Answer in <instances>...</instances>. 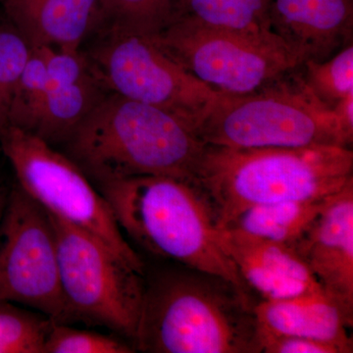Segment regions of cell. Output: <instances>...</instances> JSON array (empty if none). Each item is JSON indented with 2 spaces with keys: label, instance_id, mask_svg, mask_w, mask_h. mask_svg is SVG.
I'll list each match as a JSON object with an SVG mask.
<instances>
[{
  "label": "cell",
  "instance_id": "52a82bcc",
  "mask_svg": "<svg viewBox=\"0 0 353 353\" xmlns=\"http://www.w3.org/2000/svg\"><path fill=\"white\" fill-rule=\"evenodd\" d=\"M152 38L190 75L220 94L254 92L301 66L272 32L234 31L176 18Z\"/></svg>",
  "mask_w": 353,
  "mask_h": 353
},
{
  "label": "cell",
  "instance_id": "5b68a950",
  "mask_svg": "<svg viewBox=\"0 0 353 353\" xmlns=\"http://www.w3.org/2000/svg\"><path fill=\"white\" fill-rule=\"evenodd\" d=\"M196 132L205 145L233 148H350L353 141L304 82L301 67L254 92L218 95Z\"/></svg>",
  "mask_w": 353,
  "mask_h": 353
},
{
  "label": "cell",
  "instance_id": "d6986e66",
  "mask_svg": "<svg viewBox=\"0 0 353 353\" xmlns=\"http://www.w3.org/2000/svg\"><path fill=\"white\" fill-rule=\"evenodd\" d=\"M101 6L99 31L115 30L154 36L170 24L175 15L173 0H101Z\"/></svg>",
  "mask_w": 353,
  "mask_h": 353
},
{
  "label": "cell",
  "instance_id": "603a6c76",
  "mask_svg": "<svg viewBox=\"0 0 353 353\" xmlns=\"http://www.w3.org/2000/svg\"><path fill=\"white\" fill-rule=\"evenodd\" d=\"M31 52V44L9 21L0 22V132L10 125L14 92Z\"/></svg>",
  "mask_w": 353,
  "mask_h": 353
},
{
  "label": "cell",
  "instance_id": "ac0fdd59",
  "mask_svg": "<svg viewBox=\"0 0 353 353\" xmlns=\"http://www.w3.org/2000/svg\"><path fill=\"white\" fill-rule=\"evenodd\" d=\"M173 2L174 19L182 18L209 27L234 31L271 32L270 0H173Z\"/></svg>",
  "mask_w": 353,
  "mask_h": 353
},
{
  "label": "cell",
  "instance_id": "e0dca14e",
  "mask_svg": "<svg viewBox=\"0 0 353 353\" xmlns=\"http://www.w3.org/2000/svg\"><path fill=\"white\" fill-rule=\"evenodd\" d=\"M329 196L252 206L241 211L222 228L294 246L307 231Z\"/></svg>",
  "mask_w": 353,
  "mask_h": 353
},
{
  "label": "cell",
  "instance_id": "9c48e42d",
  "mask_svg": "<svg viewBox=\"0 0 353 353\" xmlns=\"http://www.w3.org/2000/svg\"><path fill=\"white\" fill-rule=\"evenodd\" d=\"M85 53L99 82L111 92L178 116L194 127L217 99L153 41L139 32L101 30Z\"/></svg>",
  "mask_w": 353,
  "mask_h": 353
},
{
  "label": "cell",
  "instance_id": "8fae6325",
  "mask_svg": "<svg viewBox=\"0 0 353 353\" xmlns=\"http://www.w3.org/2000/svg\"><path fill=\"white\" fill-rule=\"evenodd\" d=\"M294 248L322 289L353 312V179L328 197Z\"/></svg>",
  "mask_w": 353,
  "mask_h": 353
},
{
  "label": "cell",
  "instance_id": "8992f818",
  "mask_svg": "<svg viewBox=\"0 0 353 353\" xmlns=\"http://www.w3.org/2000/svg\"><path fill=\"white\" fill-rule=\"evenodd\" d=\"M2 152L17 183L50 214L92 234L139 274L145 264L128 243L112 211L80 167L46 141L9 126L0 132Z\"/></svg>",
  "mask_w": 353,
  "mask_h": 353
},
{
  "label": "cell",
  "instance_id": "7a4b0ae2",
  "mask_svg": "<svg viewBox=\"0 0 353 353\" xmlns=\"http://www.w3.org/2000/svg\"><path fill=\"white\" fill-rule=\"evenodd\" d=\"M64 145L67 157L95 185L134 176H170L194 185L205 146L178 116L111 92Z\"/></svg>",
  "mask_w": 353,
  "mask_h": 353
},
{
  "label": "cell",
  "instance_id": "6da1fadb",
  "mask_svg": "<svg viewBox=\"0 0 353 353\" xmlns=\"http://www.w3.org/2000/svg\"><path fill=\"white\" fill-rule=\"evenodd\" d=\"M248 292L183 266L145 284L134 338L148 353H261Z\"/></svg>",
  "mask_w": 353,
  "mask_h": 353
},
{
  "label": "cell",
  "instance_id": "ffe728a7",
  "mask_svg": "<svg viewBox=\"0 0 353 353\" xmlns=\"http://www.w3.org/2000/svg\"><path fill=\"white\" fill-rule=\"evenodd\" d=\"M304 82L317 99L333 108L353 94V46L348 43L323 61L307 60L301 66Z\"/></svg>",
  "mask_w": 353,
  "mask_h": 353
},
{
  "label": "cell",
  "instance_id": "7c38bea8",
  "mask_svg": "<svg viewBox=\"0 0 353 353\" xmlns=\"http://www.w3.org/2000/svg\"><path fill=\"white\" fill-rule=\"evenodd\" d=\"M41 48L46 83L34 136L51 145L65 143L108 92L81 50Z\"/></svg>",
  "mask_w": 353,
  "mask_h": 353
},
{
  "label": "cell",
  "instance_id": "4316f807",
  "mask_svg": "<svg viewBox=\"0 0 353 353\" xmlns=\"http://www.w3.org/2000/svg\"><path fill=\"white\" fill-rule=\"evenodd\" d=\"M9 192H10V190L6 187V183L0 178V231H1L2 220H3Z\"/></svg>",
  "mask_w": 353,
  "mask_h": 353
},
{
  "label": "cell",
  "instance_id": "9a60e30c",
  "mask_svg": "<svg viewBox=\"0 0 353 353\" xmlns=\"http://www.w3.org/2000/svg\"><path fill=\"white\" fill-rule=\"evenodd\" d=\"M6 20L32 48L79 50L99 31L101 0H0Z\"/></svg>",
  "mask_w": 353,
  "mask_h": 353
},
{
  "label": "cell",
  "instance_id": "2e32d148",
  "mask_svg": "<svg viewBox=\"0 0 353 353\" xmlns=\"http://www.w3.org/2000/svg\"><path fill=\"white\" fill-rule=\"evenodd\" d=\"M259 332L303 336L336 345L343 353L353 352L348 329L353 312L325 290L255 303Z\"/></svg>",
  "mask_w": 353,
  "mask_h": 353
},
{
  "label": "cell",
  "instance_id": "ba28073f",
  "mask_svg": "<svg viewBox=\"0 0 353 353\" xmlns=\"http://www.w3.org/2000/svg\"><path fill=\"white\" fill-rule=\"evenodd\" d=\"M50 214L70 320L102 325L134 341L145 281L92 234Z\"/></svg>",
  "mask_w": 353,
  "mask_h": 353
},
{
  "label": "cell",
  "instance_id": "3957f363",
  "mask_svg": "<svg viewBox=\"0 0 353 353\" xmlns=\"http://www.w3.org/2000/svg\"><path fill=\"white\" fill-rule=\"evenodd\" d=\"M350 148H233L205 145L194 185L218 228L252 206L324 199L353 179Z\"/></svg>",
  "mask_w": 353,
  "mask_h": 353
},
{
  "label": "cell",
  "instance_id": "cb8c5ba5",
  "mask_svg": "<svg viewBox=\"0 0 353 353\" xmlns=\"http://www.w3.org/2000/svg\"><path fill=\"white\" fill-rule=\"evenodd\" d=\"M134 347L115 336L97 332L72 328L62 323H53L43 353H132Z\"/></svg>",
  "mask_w": 353,
  "mask_h": 353
},
{
  "label": "cell",
  "instance_id": "4fadbf2b",
  "mask_svg": "<svg viewBox=\"0 0 353 353\" xmlns=\"http://www.w3.org/2000/svg\"><path fill=\"white\" fill-rule=\"evenodd\" d=\"M218 241L248 289L264 301L324 290L294 246L229 228H218Z\"/></svg>",
  "mask_w": 353,
  "mask_h": 353
},
{
  "label": "cell",
  "instance_id": "30bf717a",
  "mask_svg": "<svg viewBox=\"0 0 353 353\" xmlns=\"http://www.w3.org/2000/svg\"><path fill=\"white\" fill-rule=\"evenodd\" d=\"M0 301L34 309L54 323L71 321L50 214L18 183L9 192L0 231Z\"/></svg>",
  "mask_w": 353,
  "mask_h": 353
},
{
  "label": "cell",
  "instance_id": "5bb4252c",
  "mask_svg": "<svg viewBox=\"0 0 353 353\" xmlns=\"http://www.w3.org/2000/svg\"><path fill=\"white\" fill-rule=\"evenodd\" d=\"M269 28L301 64L352 43L353 0H270Z\"/></svg>",
  "mask_w": 353,
  "mask_h": 353
},
{
  "label": "cell",
  "instance_id": "277c9868",
  "mask_svg": "<svg viewBox=\"0 0 353 353\" xmlns=\"http://www.w3.org/2000/svg\"><path fill=\"white\" fill-rule=\"evenodd\" d=\"M121 231L146 252L219 276L248 292L223 252L210 205L192 183L164 176H134L99 183Z\"/></svg>",
  "mask_w": 353,
  "mask_h": 353
},
{
  "label": "cell",
  "instance_id": "484cf974",
  "mask_svg": "<svg viewBox=\"0 0 353 353\" xmlns=\"http://www.w3.org/2000/svg\"><path fill=\"white\" fill-rule=\"evenodd\" d=\"M332 111L345 136L353 141V94L336 102Z\"/></svg>",
  "mask_w": 353,
  "mask_h": 353
},
{
  "label": "cell",
  "instance_id": "d4e9b609",
  "mask_svg": "<svg viewBox=\"0 0 353 353\" xmlns=\"http://www.w3.org/2000/svg\"><path fill=\"white\" fill-rule=\"evenodd\" d=\"M259 333L260 347L263 353H343L336 345L312 339L290 334Z\"/></svg>",
  "mask_w": 353,
  "mask_h": 353
},
{
  "label": "cell",
  "instance_id": "44dd1931",
  "mask_svg": "<svg viewBox=\"0 0 353 353\" xmlns=\"http://www.w3.org/2000/svg\"><path fill=\"white\" fill-rule=\"evenodd\" d=\"M53 323L41 313L0 301V353H43Z\"/></svg>",
  "mask_w": 353,
  "mask_h": 353
},
{
  "label": "cell",
  "instance_id": "7402d4cb",
  "mask_svg": "<svg viewBox=\"0 0 353 353\" xmlns=\"http://www.w3.org/2000/svg\"><path fill=\"white\" fill-rule=\"evenodd\" d=\"M46 64L41 48H32L16 85L11 104L9 126L36 134L43 106Z\"/></svg>",
  "mask_w": 353,
  "mask_h": 353
}]
</instances>
